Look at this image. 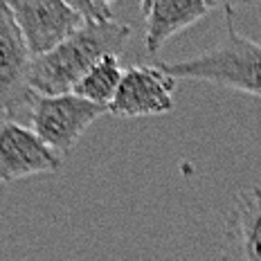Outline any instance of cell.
Masks as SVG:
<instances>
[{
    "label": "cell",
    "mask_w": 261,
    "mask_h": 261,
    "mask_svg": "<svg viewBox=\"0 0 261 261\" xmlns=\"http://www.w3.org/2000/svg\"><path fill=\"white\" fill-rule=\"evenodd\" d=\"M130 39V27L119 23H86L57 50L32 59L30 86L36 95H70L77 84L108 54L124 50Z\"/></svg>",
    "instance_id": "obj_1"
},
{
    "label": "cell",
    "mask_w": 261,
    "mask_h": 261,
    "mask_svg": "<svg viewBox=\"0 0 261 261\" xmlns=\"http://www.w3.org/2000/svg\"><path fill=\"white\" fill-rule=\"evenodd\" d=\"M225 12V39L216 47L176 63H160L173 79L210 81L216 86L254 95L261 99V43L250 41L234 25L230 5Z\"/></svg>",
    "instance_id": "obj_2"
},
{
    "label": "cell",
    "mask_w": 261,
    "mask_h": 261,
    "mask_svg": "<svg viewBox=\"0 0 261 261\" xmlns=\"http://www.w3.org/2000/svg\"><path fill=\"white\" fill-rule=\"evenodd\" d=\"M27 108H30L32 130L59 155L70 153L86 128L108 113V108L81 99L74 92L57 97L34 92Z\"/></svg>",
    "instance_id": "obj_3"
},
{
    "label": "cell",
    "mask_w": 261,
    "mask_h": 261,
    "mask_svg": "<svg viewBox=\"0 0 261 261\" xmlns=\"http://www.w3.org/2000/svg\"><path fill=\"white\" fill-rule=\"evenodd\" d=\"M32 59L57 50L86 23L68 0H7Z\"/></svg>",
    "instance_id": "obj_4"
},
{
    "label": "cell",
    "mask_w": 261,
    "mask_h": 261,
    "mask_svg": "<svg viewBox=\"0 0 261 261\" xmlns=\"http://www.w3.org/2000/svg\"><path fill=\"white\" fill-rule=\"evenodd\" d=\"M32 54L18 30L7 0H0V122L30 106L34 95L30 86Z\"/></svg>",
    "instance_id": "obj_5"
},
{
    "label": "cell",
    "mask_w": 261,
    "mask_h": 261,
    "mask_svg": "<svg viewBox=\"0 0 261 261\" xmlns=\"http://www.w3.org/2000/svg\"><path fill=\"white\" fill-rule=\"evenodd\" d=\"M173 90L176 79L162 65H130L124 70L108 113L122 119L165 115L173 111Z\"/></svg>",
    "instance_id": "obj_6"
},
{
    "label": "cell",
    "mask_w": 261,
    "mask_h": 261,
    "mask_svg": "<svg viewBox=\"0 0 261 261\" xmlns=\"http://www.w3.org/2000/svg\"><path fill=\"white\" fill-rule=\"evenodd\" d=\"M63 165L32 128L16 119L0 122V182H14L36 173H54Z\"/></svg>",
    "instance_id": "obj_7"
},
{
    "label": "cell",
    "mask_w": 261,
    "mask_h": 261,
    "mask_svg": "<svg viewBox=\"0 0 261 261\" xmlns=\"http://www.w3.org/2000/svg\"><path fill=\"white\" fill-rule=\"evenodd\" d=\"M221 261H261V187L250 185L234 196L223 225Z\"/></svg>",
    "instance_id": "obj_8"
},
{
    "label": "cell",
    "mask_w": 261,
    "mask_h": 261,
    "mask_svg": "<svg viewBox=\"0 0 261 261\" xmlns=\"http://www.w3.org/2000/svg\"><path fill=\"white\" fill-rule=\"evenodd\" d=\"M216 3L205 0H144L140 14L144 18V45L149 54H158L173 34L187 30L210 12Z\"/></svg>",
    "instance_id": "obj_9"
},
{
    "label": "cell",
    "mask_w": 261,
    "mask_h": 261,
    "mask_svg": "<svg viewBox=\"0 0 261 261\" xmlns=\"http://www.w3.org/2000/svg\"><path fill=\"white\" fill-rule=\"evenodd\" d=\"M122 77H124V70L119 65V57L117 54H108L99 63H95V68L79 81L72 92L86 101L108 108L117 95Z\"/></svg>",
    "instance_id": "obj_10"
},
{
    "label": "cell",
    "mask_w": 261,
    "mask_h": 261,
    "mask_svg": "<svg viewBox=\"0 0 261 261\" xmlns=\"http://www.w3.org/2000/svg\"><path fill=\"white\" fill-rule=\"evenodd\" d=\"M68 5L81 16L84 23H92V25L115 23L113 20V7L106 0H68Z\"/></svg>",
    "instance_id": "obj_11"
}]
</instances>
